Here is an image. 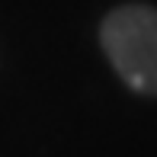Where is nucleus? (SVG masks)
I'll return each instance as SVG.
<instances>
[{
  "label": "nucleus",
  "mask_w": 157,
  "mask_h": 157,
  "mask_svg": "<svg viewBox=\"0 0 157 157\" xmlns=\"http://www.w3.org/2000/svg\"><path fill=\"white\" fill-rule=\"evenodd\" d=\"M99 39L128 87L157 96V10L141 3L119 6L103 19Z\"/></svg>",
  "instance_id": "nucleus-1"
}]
</instances>
